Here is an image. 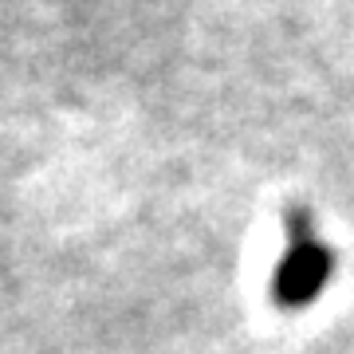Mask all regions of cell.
I'll return each mask as SVG.
<instances>
[{
    "instance_id": "1",
    "label": "cell",
    "mask_w": 354,
    "mask_h": 354,
    "mask_svg": "<svg viewBox=\"0 0 354 354\" xmlns=\"http://www.w3.org/2000/svg\"><path fill=\"white\" fill-rule=\"evenodd\" d=\"M335 272V256L315 232H311V216L304 209L288 213V248L276 264L272 279V295L279 307H307L319 291L330 283Z\"/></svg>"
}]
</instances>
